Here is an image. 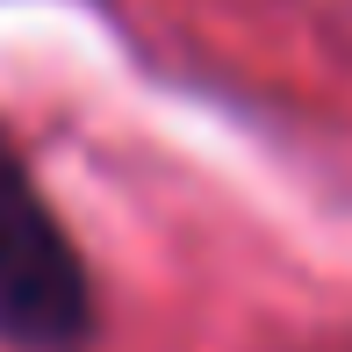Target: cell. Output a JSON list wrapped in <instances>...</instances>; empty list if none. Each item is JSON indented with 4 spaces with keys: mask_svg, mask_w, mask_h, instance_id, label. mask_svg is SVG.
I'll return each instance as SVG.
<instances>
[{
    "mask_svg": "<svg viewBox=\"0 0 352 352\" xmlns=\"http://www.w3.org/2000/svg\"><path fill=\"white\" fill-rule=\"evenodd\" d=\"M94 274L72 230L43 201L36 173L0 130V345L8 352H87Z\"/></svg>",
    "mask_w": 352,
    "mask_h": 352,
    "instance_id": "cell-1",
    "label": "cell"
}]
</instances>
